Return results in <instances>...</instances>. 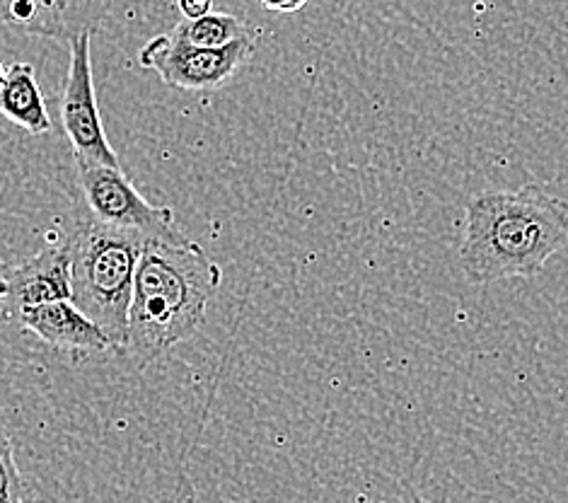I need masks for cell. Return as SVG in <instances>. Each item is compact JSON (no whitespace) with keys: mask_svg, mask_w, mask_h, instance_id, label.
Masks as SVG:
<instances>
[{"mask_svg":"<svg viewBox=\"0 0 568 503\" xmlns=\"http://www.w3.org/2000/svg\"><path fill=\"white\" fill-rule=\"evenodd\" d=\"M221 281V266L194 240L145 238L133 279L124 356L143 371L194 336Z\"/></svg>","mask_w":568,"mask_h":503,"instance_id":"1","label":"cell"},{"mask_svg":"<svg viewBox=\"0 0 568 503\" xmlns=\"http://www.w3.org/2000/svg\"><path fill=\"white\" fill-rule=\"evenodd\" d=\"M568 242V201L527 184L467 203L459 269L471 283L532 279Z\"/></svg>","mask_w":568,"mask_h":503,"instance_id":"2","label":"cell"},{"mask_svg":"<svg viewBox=\"0 0 568 503\" xmlns=\"http://www.w3.org/2000/svg\"><path fill=\"white\" fill-rule=\"evenodd\" d=\"M71 301L110 336L114 353L124 356L133 279L145 238L133 230L80 219L69 233Z\"/></svg>","mask_w":568,"mask_h":503,"instance_id":"3","label":"cell"},{"mask_svg":"<svg viewBox=\"0 0 568 503\" xmlns=\"http://www.w3.org/2000/svg\"><path fill=\"white\" fill-rule=\"evenodd\" d=\"M254 53V39L242 37L225 47H196L178 34H158L148 42L139 63L155 71L170 88L206 92L225 85Z\"/></svg>","mask_w":568,"mask_h":503,"instance_id":"4","label":"cell"},{"mask_svg":"<svg viewBox=\"0 0 568 503\" xmlns=\"http://www.w3.org/2000/svg\"><path fill=\"white\" fill-rule=\"evenodd\" d=\"M78 187L94 221L104 225L133 230L143 238H182L168 207H153L131 184L121 165H78Z\"/></svg>","mask_w":568,"mask_h":503,"instance_id":"5","label":"cell"},{"mask_svg":"<svg viewBox=\"0 0 568 503\" xmlns=\"http://www.w3.org/2000/svg\"><path fill=\"white\" fill-rule=\"evenodd\" d=\"M90 44L92 34H80L69 44L71 66L61 98V124L69 135L78 165H119L116 151L106 141L102 127Z\"/></svg>","mask_w":568,"mask_h":503,"instance_id":"6","label":"cell"},{"mask_svg":"<svg viewBox=\"0 0 568 503\" xmlns=\"http://www.w3.org/2000/svg\"><path fill=\"white\" fill-rule=\"evenodd\" d=\"M8 293L0 298V328L18 322L20 312L71 298V242L53 235L42 252L20 264H6Z\"/></svg>","mask_w":568,"mask_h":503,"instance_id":"7","label":"cell"},{"mask_svg":"<svg viewBox=\"0 0 568 503\" xmlns=\"http://www.w3.org/2000/svg\"><path fill=\"white\" fill-rule=\"evenodd\" d=\"M114 0H3V20L12 30L71 44L94 34L112 12Z\"/></svg>","mask_w":568,"mask_h":503,"instance_id":"8","label":"cell"},{"mask_svg":"<svg viewBox=\"0 0 568 503\" xmlns=\"http://www.w3.org/2000/svg\"><path fill=\"white\" fill-rule=\"evenodd\" d=\"M18 324L22 332L34 334L39 342L69 353L73 361H85L92 353H114L110 336L71 298L22 310Z\"/></svg>","mask_w":568,"mask_h":503,"instance_id":"9","label":"cell"},{"mask_svg":"<svg viewBox=\"0 0 568 503\" xmlns=\"http://www.w3.org/2000/svg\"><path fill=\"white\" fill-rule=\"evenodd\" d=\"M0 114L32 135L51 131V117L32 63H12L0 85Z\"/></svg>","mask_w":568,"mask_h":503,"instance_id":"10","label":"cell"},{"mask_svg":"<svg viewBox=\"0 0 568 503\" xmlns=\"http://www.w3.org/2000/svg\"><path fill=\"white\" fill-rule=\"evenodd\" d=\"M170 32L196 47H225L230 42H235V39L250 37V30L240 18L213 10L201 18H184L180 24H174Z\"/></svg>","mask_w":568,"mask_h":503,"instance_id":"11","label":"cell"},{"mask_svg":"<svg viewBox=\"0 0 568 503\" xmlns=\"http://www.w3.org/2000/svg\"><path fill=\"white\" fill-rule=\"evenodd\" d=\"M20 499H24V484L16 462V451H12L6 429L0 426V503Z\"/></svg>","mask_w":568,"mask_h":503,"instance_id":"12","label":"cell"},{"mask_svg":"<svg viewBox=\"0 0 568 503\" xmlns=\"http://www.w3.org/2000/svg\"><path fill=\"white\" fill-rule=\"evenodd\" d=\"M178 8L184 18H201L213 10V0H178Z\"/></svg>","mask_w":568,"mask_h":503,"instance_id":"13","label":"cell"},{"mask_svg":"<svg viewBox=\"0 0 568 503\" xmlns=\"http://www.w3.org/2000/svg\"><path fill=\"white\" fill-rule=\"evenodd\" d=\"M260 3L272 12H297L307 6V0H260Z\"/></svg>","mask_w":568,"mask_h":503,"instance_id":"14","label":"cell"},{"mask_svg":"<svg viewBox=\"0 0 568 503\" xmlns=\"http://www.w3.org/2000/svg\"><path fill=\"white\" fill-rule=\"evenodd\" d=\"M8 293V276H6V262H0V298Z\"/></svg>","mask_w":568,"mask_h":503,"instance_id":"15","label":"cell"},{"mask_svg":"<svg viewBox=\"0 0 568 503\" xmlns=\"http://www.w3.org/2000/svg\"><path fill=\"white\" fill-rule=\"evenodd\" d=\"M6 73H8V68L3 66V61H0V85H3V80H6Z\"/></svg>","mask_w":568,"mask_h":503,"instance_id":"16","label":"cell"}]
</instances>
